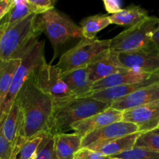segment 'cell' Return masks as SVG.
Here are the masks:
<instances>
[{"label":"cell","mask_w":159,"mask_h":159,"mask_svg":"<svg viewBox=\"0 0 159 159\" xmlns=\"http://www.w3.org/2000/svg\"><path fill=\"white\" fill-rule=\"evenodd\" d=\"M111 159H115V158H111Z\"/></svg>","instance_id":"38"},{"label":"cell","mask_w":159,"mask_h":159,"mask_svg":"<svg viewBox=\"0 0 159 159\" xmlns=\"http://www.w3.org/2000/svg\"><path fill=\"white\" fill-rule=\"evenodd\" d=\"M156 100H159V82L143 87L132 94L112 102L110 107L123 112Z\"/></svg>","instance_id":"14"},{"label":"cell","mask_w":159,"mask_h":159,"mask_svg":"<svg viewBox=\"0 0 159 159\" xmlns=\"http://www.w3.org/2000/svg\"><path fill=\"white\" fill-rule=\"evenodd\" d=\"M73 159H111L109 157L104 156L99 152H94L93 150L83 148H80L75 154Z\"/></svg>","instance_id":"31"},{"label":"cell","mask_w":159,"mask_h":159,"mask_svg":"<svg viewBox=\"0 0 159 159\" xmlns=\"http://www.w3.org/2000/svg\"><path fill=\"white\" fill-rule=\"evenodd\" d=\"M55 149L59 159H73L81 148L83 137L76 134H59L55 135Z\"/></svg>","instance_id":"20"},{"label":"cell","mask_w":159,"mask_h":159,"mask_svg":"<svg viewBox=\"0 0 159 159\" xmlns=\"http://www.w3.org/2000/svg\"><path fill=\"white\" fill-rule=\"evenodd\" d=\"M6 26H7V25H6V22H5V20H3V21L0 23V38H1L2 34L3 31L5 30V29H6ZM0 61H1V59H0Z\"/></svg>","instance_id":"35"},{"label":"cell","mask_w":159,"mask_h":159,"mask_svg":"<svg viewBox=\"0 0 159 159\" xmlns=\"http://www.w3.org/2000/svg\"><path fill=\"white\" fill-rule=\"evenodd\" d=\"M13 145L5 138L2 130V122H0V159L12 158Z\"/></svg>","instance_id":"30"},{"label":"cell","mask_w":159,"mask_h":159,"mask_svg":"<svg viewBox=\"0 0 159 159\" xmlns=\"http://www.w3.org/2000/svg\"><path fill=\"white\" fill-rule=\"evenodd\" d=\"M45 44L43 41H37L32 48L21 58V63L17 68L12 81L9 92L0 108V122L3 120L12 104L19 92L23 86L26 81L31 76L37 67L45 61Z\"/></svg>","instance_id":"6"},{"label":"cell","mask_w":159,"mask_h":159,"mask_svg":"<svg viewBox=\"0 0 159 159\" xmlns=\"http://www.w3.org/2000/svg\"><path fill=\"white\" fill-rule=\"evenodd\" d=\"M16 100L23 113L22 135L30 138L46 132L54 110V102L36 84L33 74L19 92Z\"/></svg>","instance_id":"1"},{"label":"cell","mask_w":159,"mask_h":159,"mask_svg":"<svg viewBox=\"0 0 159 159\" xmlns=\"http://www.w3.org/2000/svg\"><path fill=\"white\" fill-rule=\"evenodd\" d=\"M31 14L33 13L26 4V0H13L12 7L5 16L4 20L7 26H10L20 22Z\"/></svg>","instance_id":"25"},{"label":"cell","mask_w":159,"mask_h":159,"mask_svg":"<svg viewBox=\"0 0 159 159\" xmlns=\"http://www.w3.org/2000/svg\"><path fill=\"white\" fill-rule=\"evenodd\" d=\"M37 15L31 14L19 23L7 26L0 38V59H21L37 42L40 33L35 26Z\"/></svg>","instance_id":"3"},{"label":"cell","mask_w":159,"mask_h":159,"mask_svg":"<svg viewBox=\"0 0 159 159\" xmlns=\"http://www.w3.org/2000/svg\"><path fill=\"white\" fill-rule=\"evenodd\" d=\"M159 82V76L157 75H153L150 79L136 84H129V85H120V86L112 87V88L105 89L100 91L94 92L90 95V97L94 98L97 100L107 102L109 105L122 98L126 97L128 95L132 94L134 92L148 86L150 85ZM88 96V97H89Z\"/></svg>","instance_id":"16"},{"label":"cell","mask_w":159,"mask_h":159,"mask_svg":"<svg viewBox=\"0 0 159 159\" xmlns=\"http://www.w3.org/2000/svg\"><path fill=\"white\" fill-rule=\"evenodd\" d=\"M123 120L137 125L140 133L153 131L159 127V100L125 110Z\"/></svg>","instance_id":"10"},{"label":"cell","mask_w":159,"mask_h":159,"mask_svg":"<svg viewBox=\"0 0 159 159\" xmlns=\"http://www.w3.org/2000/svg\"><path fill=\"white\" fill-rule=\"evenodd\" d=\"M89 79L92 83L126 69L120 63L118 53L111 50L96 57L88 65Z\"/></svg>","instance_id":"13"},{"label":"cell","mask_w":159,"mask_h":159,"mask_svg":"<svg viewBox=\"0 0 159 159\" xmlns=\"http://www.w3.org/2000/svg\"><path fill=\"white\" fill-rule=\"evenodd\" d=\"M62 79L76 98L88 97L92 93L88 66L62 74Z\"/></svg>","instance_id":"18"},{"label":"cell","mask_w":159,"mask_h":159,"mask_svg":"<svg viewBox=\"0 0 159 159\" xmlns=\"http://www.w3.org/2000/svg\"><path fill=\"white\" fill-rule=\"evenodd\" d=\"M159 29V18L147 16L137 25L125 30L111 39L109 50L116 53L137 51L152 43Z\"/></svg>","instance_id":"5"},{"label":"cell","mask_w":159,"mask_h":159,"mask_svg":"<svg viewBox=\"0 0 159 159\" xmlns=\"http://www.w3.org/2000/svg\"><path fill=\"white\" fill-rule=\"evenodd\" d=\"M46 132H42L30 138L20 136L13 144L11 159H31L38 148Z\"/></svg>","instance_id":"22"},{"label":"cell","mask_w":159,"mask_h":159,"mask_svg":"<svg viewBox=\"0 0 159 159\" xmlns=\"http://www.w3.org/2000/svg\"><path fill=\"white\" fill-rule=\"evenodd\" d=\"M121 65L126 69H135L154 75L159 71V49L153 43L137 51L118 53Z\"/></svg>","instance_id":"9"},{"label":"cell","mask_w":159,"mask_h":159,"mask_svg":"<svg viewBox=\"0 0 159 159\" xmlns=\"http://www.w3.org/2000/svg\"><path fill=\"white\" fill-rule=\"evenodd\" d=\"M12 3L13 0H0V22L7 15Z\"/></svg>","instance_id":"33"},{"label":"cell","mask_w":159,"mask_h":159,"mask_svg":"<svg viewBox=\"0 0 159 159\" xmlns=\"http://www.w3.org/2000/svg\"><path fill=\"white\" fill-rule=\"evenodd\" d=\"M31 159H59L55 149V137L46 132L43 141Z\"/></svg>","instance_id":"26"},{"label":"cell","mask_w":159,"mask_h":159,"mask_svg":"<svg viewBox=\"0 0 159 159\" xmlns=\"http://www.w3.org/2000/svg\"><path fill=\"white\" fill-rule=\"evenodd\" d=\"M153 75L135 69H125L92 84V93L120 85L136 84L150 79Z\"/></svg>","instance_id":"15"},{"label":"cell","mask_w":159,"mask_h":159,"mask_svg":"<svg viewBox=\"0 0 159 159\" xmlns=\"http://www.w3.org/2000/svg\"><path fill=\"white\" fill-rule=\"evenodd\" d=\"M36 29L48 37L55 49L73 39L83 38L80 26L55 9L37 16Z\"/></svg>","instance_id":"4"},{"label":"cell","mask_w":159,"mask_h":159,"mask_svg":"<svg viewBox=\"0 0 159 159\" xmlns=\"http://www.w3.org/2000/svg\"><path fill=\"white\" fill-rule=\"evenodd\" d=\"M154 75H158V76H159V71H157V72H156L155 74H154Z\"/></svg>","instance_id":"37"},{"label":"cell","mask_w":159,"mask_h":159,"mask_svg":"<svg viewBox=\"0 0 159 159\" xmlns=\"http://www.w3.org/2000/svg\"><path fill=\"white\" fill-rule=\"evenodd\" d=\"M121 120H123V112L108 107L104 111L72 124L70 130H73L76 134L84 137L90 132Z\"/></svg>","instance_id":"12"},{"label":"cell","mask_w":159,"mask_h":159,"mask_svg":"<svg viewBox=\"0 0 159 159\" xmlns=\"http://www.w3.org/2000/svg\"><path fill=\"white\" fill-rule=\"evenodd\" d=\"M110 43L111 40L82 38L76 46L61 56L56 66L62 74L87 67L98 56L108 51Z\"/></svg>","instance_id":"7"},{"label":"cell","mask_w":159,"mask_h":159,"mask_svg":"<svg viewBox=\"0 0 159 159\" xmlns=\"http://www.w3.org/2000/svg\"><path fill=\"white\" fill-rule=\"evenodd\" d=\"M39 88L52 99L54 107L76 98L62 79V72L56 65L44 61L33 73Z\"/></svg>","instance_id":"8"},{"label":"cell","mask_w":159,"mask_h":159,"mask_svg":"<svg viewBox=\"0 0 159 159\" xmlns=\"http://www.w3.org/2000/svg\"><path fill=\"white\" fill-rule=\"evenodd\" d=\"M33 14L38 16L55 9V2L52 0H26Z\"/></svg>","instance_id":"29"},{"label":"cell","mask_w":159,"mask_h":159,"mask_svg":"<svg viewBox=\"0 0 159 159\" xmlns=\"http://www.w3.org/2000/svg\"><path fill=\"white\" fill-rule=\"evenodd\" d=\"M140 134V132H137V133L132 134L114 138V139L108 140V141L94 143L87 148L90 150L94 151V152H99L104 156L111 158V157L118 155L122 152L133 148L137 138Z\"/></svg>","instance_id":"17"},{"label":"cell","mask_w":159,"mask_h":159,"mask_svg":"<svg viewBox=\"0 0 159 159\" xmlns=\"http://www.w3.org/2000/svg\"><path fill=\"white\" fill-rule=\"evenodd\" d=\"M23 117L20 107L17 100L12 104L9 113L2 121V130L5 138L12 145L17 138L23 136Z\"/></svg>","instance_id":"19"},{"label":"cell","mask_w":159,"mask_h":159,"mask_svg":"<svg viewBox=\"0 0 159 159\" xmlns=\"http://www.w3.org/2000/svg\"><path fill=\"white\" fill-rule=\"evenodd\" d=\"M110 107L107 102L92 97L74 98L69 102L54 107L46 132L55 135L65 133L72 124L86 119Z\"/></svg>","instance_id":"2"},{"label":"cell","mask_w":159,"mask_h":159,"mask_svg":"<svg viewBox=\"0 0 159 159\" xmlns=\"http://www.w3.org/2000/svg\"><path fill=\"white\" fill-rule=\"evenodd\" d=\"M110 24L112 23L108 16L97 14L86 17L80 22L83 38L94 40L98 32Z\"/></svg>","instance_id":"24"},{"label":"cell","mask_w":159,"mask_h":159,"mask_svg":"<svg viewBox=\"0 0 159 159\" xmlns=\"http://www.w3.org/2000/svg\"><path fill=\"white\" fill-rule=\"evenodd\" d=\"M134 147L143 148L159 152V135L153 131L140 133L137 138Z\"/></svg>","instance_id":"28"},{"label":"cell","mask_w":159,"mask_h":159,"mask_svg":"<svg viewBox=\"0 0 159 159\" xmlns=\"http://www.w3.org/2000/svg\"><path fill=\"white\" fill-rule=\"evenodd\" d=\"M108 16L112 24L129 28L137 25L149 16L147 11L140 6H131L126 9H122L117 13Z\"/></svg>","instance_id":"21"},{"label":"cell","mask_w":159,"mask_h":159,"mask_svg":"<svg viewBox=\"0 0 159 159\" xmlns=\"http://www.w3.org/2000/svg\"><path fill=\"white\" fill-rule=\"evenodd\" d=\"M139 132L137 125L121 120L108 124L98 130L87 134L82 138L81 148H87L94 143L108 141L114 138L126 136Z\"/></svg>","instance_id":"11"},{"label":"cell","mask_w":159,"mask_h":159,"mask_svg":"<svg viewBox=\"0 0 159 159\" xmlns=\"http://www.w3.org/2000/svg\"><path fill=\"white\" fill-rule=\"evenodd\" d=\"M20 63L21 59L20 58L0 61V108L6 99L16 71Z\"/></svg>","instance_id":"23"},{"label":"cell","mask_w":159,"mask_h":159,"mask_svg":"<svg viewBox=\"0 0 159 159\" xmlns=\"http://www.w3.org/2000/svg\"><path fill=\"white\" fill-rule=\"evenodd\" d=\"M103 4L105 10L111 15L117 13L122 9L121 2L118 0H104Z\"/></svg>","instance_id":"32"},{"label":"cell","mask_w":159,"mask_h":159,"mask_svg":"<svg viewBox=\"0 0 159 159\" xmlns=\"http://www.w3.org/2000/svg\"><path fill=\"white\" fill-rule=\"evenodd\" d=\"M115 159H159V152L148 150L143 148L134 147L131 150L122 152L111 157Z\"/></svg>","instance_id":"27"},{"label":"cell","mask_w":159,"mask_h":159,"mask_svg":"<svg viewBox=\"0 0 159 159\" xmlns=\"http://www.w3.org/2000/svg\"><path fill=\"white\" fill-rule=\"evenodd\" d=\"M153 132H154V133L157 134V135H159V128L155 129V130H153Z\"/></svg>","instance_id":"36"},{"label":"cell","mask_w":159,"mask_h":159,"mask_svg":"<svg viewBox=\"0 0 159 159\" xmlns=\"http://www.w3.org/2000/svg\"><path fill=\"white\" fill-rule=\"evenodd\" d=\"M158 128H159V127H158Z\"/></svg>","instance_id":"39"},{"label":"cell","mask_w":159,"mask_h":159,"mask_svg":"<svg viewBox=\"0 0 159 159\" xmlns=\"http://www.w3.org/2000/svg\"><path fill=\"white\" fill-rule=\"evenodd\" d=\"M152 43L159 49V29L156 32V34H154V37H153Z\"/></svg>","instance_id":"34"}]
</instances>
